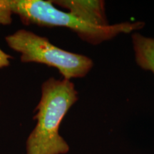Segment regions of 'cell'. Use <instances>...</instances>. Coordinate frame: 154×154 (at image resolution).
<instances>
[{
    "instance_id": "1",
    "label": "cell",
    "mask_w": 154,
    "mask_h": 154,
    "mask_svg": "<svg viewBox=\"0 0 154 154\" xmlns=\"http://www.w3.org/2000/svg\"><path fill=\"white\" fill-rule=\"evenodd\" d=\"M78 100L70 80L51 77L42 86V96L34 119L36 125L26 141L27 154H65L69 151L59 130L63 119Z\"/></svg>"
},
{
    "instance_id": "6",
    "label": "cell",
    "mask_w": 154,
    "mask_h": 154,
    "mask_svg": "<svg viewBox=\"0 0 154 154\" xmlns=\"http://www.w3.org/2000/svg\"><path fill=\"white\" fill-rule=\"evenodd\" d=\"M12 59V57L5 53L2 50L0 49V69L9 66L10 64V63H9V59Z\"/></svg>"
},
{
    "instance_id": "2",
    "label": "cell",
    "mask_w": 154,
    "mask_h": 154,
    "mask_svg": "<svg viewBox=\"0 0 154 154\" xmlns=\"http://www.w3.org/2000/svg\"><path fill=\"white\" fill-rule=\"evenodd\" d=\"M4 11L11 17L18 15L24 24H36L49 27H66L76 32L88 43L99 44L110 40L120 34L139 30L144 22H123L120 24L98 26L88 24L69 12L56 8L51 1L44 0H6Z\"/></svg>"
},
{
    "instance_id": "3",
    "label": "cell",
    "mask_w": 154,
    "mask_h": 154,
    "mask_svg": "<svg viewBox=\"0 0 154 154\" xmlns=\"http://www.w3.org/2000/svg\"><path fill=\"white\" fill-rule=\"evenodd\" d=\"M9 47L21 54L22 62H34L57 69L65 79L85 76L94 66L86 56L69 52L51 44L47 38L19 29L5 37Z\"/></svg>"
},
{
    "instance_id": "4",
    "label": "cell",
    "mask_w": 154,
    "mask_h": 154,
    "mask_svg": "<svg viewBox=\"0 0 154 154\" xmlns=\"http://www.w3.org/2000/svg\"><path fill=\"white\" fill-rule=\"evenodd\" d=\"M53 5L66 9L68 12L88 24L109 26L105 13V2L100 0H51Z\"/></svg>"
},
{
    "instance_id": "5",
    "label": "cell",
    "mask_w": 154,
    "mask_h": 154,
    "mask_svg": "<svg viewBox=\"0 0 154 154\" xmlns=\"http://www.w3.org/2000/svg\"><path fill=\"white\" fill-rule=\"evenodd\" d=\"M132 43L137 64L154 74V38L134 32L132 35Z\"/></svg>"
}]
</instances>
